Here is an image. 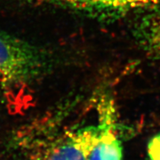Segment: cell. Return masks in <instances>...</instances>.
Segmentation results:
<instances>
[{
    "label": "cell",
    "mask_w": 160,
    "mask_h": 160,
    "mask_svg": "<svg viewBox=\"0 0 160 160\" xmlns=\"http://www.w3.org/2000/svg\"><path fill=\"white\" fill-rule=\"evenodd\" d=\"M51 65L53 58L45 49L0 31V86L31 82Z\"/></svg>",
    "instance_id": "cell-1"
},
{
    "label": "cell",
    "mask_w": 160,
    "mask_h": 160,
    "mask_svg": "<svg viewBox=\"0 0 160 160\" xmlns=\"http://www.w3.org/2000/svg\"><path fill=\"white\" fill-rule=\"evenodd\" d=\"M39 5L53 6L101 19L123 17L131 12L150 10L160 0H20Z\"/></svg>",
    "instance_id": "cell-2"
},
{
    "label": "cell",
    "mask_w": 160,
    "mask_h": 160,
    "mask_svg": "<svg viewBox=\"0 0 160 160\" xmlns=\"http://www.w3.org/2000/svg\"><path fill=\"white\" fill-rule=\"evenodd\" d=\"M113 102L107 100L101 105L99 133L88 160H122V147L116 129Z\"/></svg>",
    "instance_id": "cell-3"
},
{
    "label": "cell",
    "mask_w": 160,
    "mask_h": 160,
    "mask_svg": "<svg viewBox=\"0 0 160 160\" xmlns=\"http://www.w3.org/2000/svg\"><path fill=\"white\" fill-rule=\"evenodd\" d=\"M99 133L98 127L68 133L51 149L45 160H88Z\"/></svg>",
    "instance_id": "cell-4"
},
{
    "label": "cell",
    "mask_w": 160,
    "mask_h": 160,
    "mask_svg": "<svg viewBox=\"0 0 160 160\" xmlns=\"http://www.w3.org/2000/svg\"><path fill=\"white\" fill-rule=\"evenodd\" d=\"M133 33L142 49L160 64V9L152 8L138 19Z\"/></svg>",
    "instance_id": "cell-5"
},
{
    "label": "cell",
    "mask_w": 160,
    "mask_h": 160,
    "mask_svg": "<svg viewBox=\"0 0 160 160\" xmlns=\"http://www.w3.org/2000/svg\"><path fill=\"white\" fill-rule=\"evenodd\" d=\"M149 160H160V133L150 139L148 145Z\"/></svg>",
    "instance_id": "cell-6"
}]
</instances>
